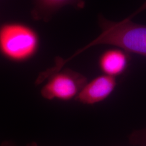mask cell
<instances>
[{"label": "cell", "mask_w": 146, "mask_h": 146, "mask_svg": "<svg viewBox=\"0 0 146 146\" xmlns=\"http://www.w3.org/2000/svg\"><path fill=\"white\" fill-rule=\"evenodd\" d=\"M47 78L41 94L44 99L48 100L68 101L75 99L88 82L84 75L69 68L53 73Z\"/></svg>", "instance_id": "3957f363"}, {"label": "cell", "mask_w": 146, "mask_h": 146, "mask_svg": "<svg viewBox=\"0 0 146 146\" xmlns=\"http://www.w3.org/2000/svg\"><path fill=\"white\" fill-rule=\"evenodd\" d=\"M129 58L128 53L121 49H110L100 56L99 66L104 75L115 78L126 71Z\"/></svg>", "instance_id": "5b68a950"}, {"label": "cell", "mask_w": 146, "mask_h": 146, "mask_svg": "<svg viewBox=\"0 0 146 146\" xmlns=\"http://www.w3.org/2000/svg\"><path fill=\"white\" fill-rule=\"evenodd\" d=\"M98 20L101 34L73 57L89 47L101 44L114 46L128 53H135L146 57V25L134 23L129 19L113 22L102 15H99Z\"/></svg>", "instance_id": "6da1fadb"}, {"label": "cell", "mask_w": 146, "mask_h": 146, "mask_svg": "<svg viewBox=\"0 0 146 146\" xmlns=\"http://www.w3.org/2000/svg\"><path fill=\"white\" fill-rule=\"evenodd\" d=\"M85 2L82 1L69 0H40L34 2L31 16L35 20L49 21L52 16L68 6L82 9Z\"/></svg>", "instance_id": "8992f818"}, {"label": "cell", "mask_w": 146, "mask_h": 146, "mask_svg": "<svg viewBox=\"0 0 146 146\" xmlns=\"http://www.w3.org/2000/svg\"><path fill=\"white\" fill-rule=\"evenodd\" d=\"M3 146H13L12 145H10V144H9L8 143H7V144H4L3 145Z\"/></svg>", "instance_id": "9c48e42d"}, {"label": "cell", "mask_w": 146, "mask_h": 146, "mask_svg": "<svg viewBox=\"0 0 146 146\" xmlns=\"http://www.w3.org/2000/svg\"><path fill=\"white\" fill-rule=\"evenodd\" d=\"M129 141L133 145L146 146V128L133 132L129 137Z\"/></svg>", "instance_id": "52a82bcc"}, {"label": "cell", "mask_w": 146, "mask_h": 146, "mask_svg": "<svg viewBox=\"0 0 146 146\" xmlns=\"http://www.w3.org/2000/svg\"><path fill=\"white\" fill-rule=\"evenodd\" d=\"M39 36L33 28L19 22H8L0 26V53L15 62H25L36 53Z\"/></svg>", "instance_id": "7a4b0ae2"}, {"label": "cell", "mask_w": 146, "mask_h": 146, "mask_svg": "<svg viewBox=\"0 0 146 146\" xmlns=\"http://www.w3.org/2000/svg\"><path fill=\"white\" fill-rule=\"evenodd\" d=\"M27 146H38L37 145L36 143H34V142H33V143H31V144H29V145H27Z\"/></svg>", "instance_id": "ba28073f"}, {"label": "cell", "mask_w": 146, "mask_h": 146, "mask_svg": "<svg viewBox=\"0 0 146 146\" xmlns=\"http://www.w3.org/2000/svg\"><path fill=\"white\" fill-rule=\"evenodd\" d=\"M117 86L116 78L99 75L84 85L75 100L84 104L93 105L107 99Z\"/></svg>", "instance_id": "277c9868"}]
</instances>
